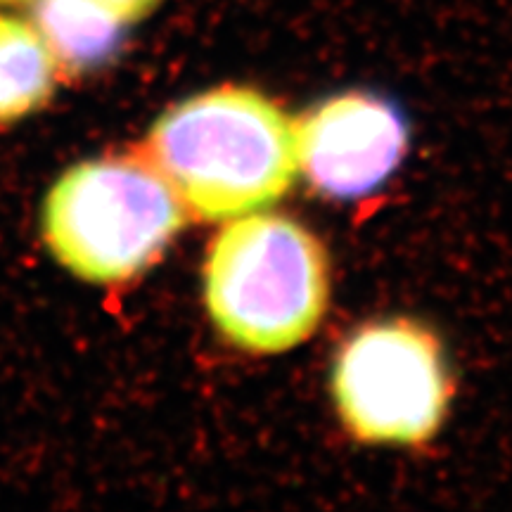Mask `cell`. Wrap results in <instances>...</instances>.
<instances>
[{"label":"cell","mask_w":512,"mask_h":512,"mask_svg":"<svg viewBox=\"0 0 512 512\" xmlns=\"http://www.w3.org/2000/svg\"><path fill=\"white\" fill-rule=\"evenodd\" d=\"M188 219L183 202L143 155L72 166L43 204V238L76 278L119 285L162 259Z\"/></svg>","instance_id":"obj_3"},{"label":"cell","mask_w":512,"mask_h":512,"mask_svg":"<svg viewBox=\"0 0 512 512\" xmlns=\"http://www.w3.org/2000/svg\"><path fill=\"white\" fill-rule=\"evenodd\" d=\"M143 157L188 214L219 223L273 207L299 174L294 121L247 86H219L155 121Z\"/></svg>","instance_id":"obj_1"},{"label":"cell","mask_w":512,"mask_h":512,"mask_svg":"<svg viewBox=\"0 0 512 512\" xmlns=\"http://www.w3.org/2000/svg\"><path fill=\"white\" fill-rule=\"evenodd\" d=\"M31 24L60 76H86L110 64L128 27L102 0H34Z\"/></svg>","instance_id":"obj_6"},{"label":"cell","mask_w":512,"mask_h":512,"mask_svg":"<svg viewBox=\"0 0 512 512\" xmlns=\"http://www.w3.org/2000/svg\"><path fill=\"white\" fill-rule=\"evenodd\" d=\"M3 3H17V0H0V5H3Z\"/></svg>","instance_id":"obj_9"},{"label":"cell","mask_w":512,"mask_h":512,"mask_svg":"<svg viewBox=\"0 0 512 512\" xmlns=\"http://www.w3.org/2000/svg\"><path fill=\"white\" fill-rule=\"evenodd\" d=\"M102 3L110 5L126 24H133L155 12L162 5V0H102Z\"/></svg>","instance_id":"obj_8"},{"label":"cell","mask_w":512,"mask_h":512,"mask_svg":"<svg viewBox=\"0 0 512 512\" xmlns=\"http://www.w3.org/2000/svg\"><path fill=\"white\" fill-rule=\"evenodd\" d=\"M202 278L211 323L252 354L299 347L328 311V252L290 216L230 219L211 240Z\"/></svg>","instance_id":"obj_2"},{"label":"cell","mask_w":512,"mask_h":512,"mask_svg":"<svg viewBox=\"0 0 512 512\" xmlns=\"http://www.w3.org/2000/svg\"><path fill=\"white\" fill-rule=\"evenodd\" d=\"M330 387L339 420L361 444H425L451 401L439 337L406 318L358 328L337 351Z\"/></svg>","instance_id":"obj_4"},{"label":"cell","mask_w":512,"mask_h":512,"mask_svg":"<svg viewBox=\"0 0 512 512\" xmlns=\"http://www.w3.org/2000/svg\"><path fill=\"white\" fill-rule=\"evenodd\" d=\"M60 72L27 19L0 15V126L15 124L53 98Z\"/></svg>","instance_id":"obj_7"},{"label":"cell","mask_w":512,"mask_h":512,"mask_svg":"<svg viewBox=\"0 0 512 512\" xmlns=\"http://www.w3.org/2000/svg\"><path fill=\"white\" fill-rule=\"evenodd\" d=\"M299 171L320 195L354 200L380 188L408 147V126L392 102L344 93L318 102L294 124Z\"/></svg>","instance_id":"obj_5"}]
</instances>
